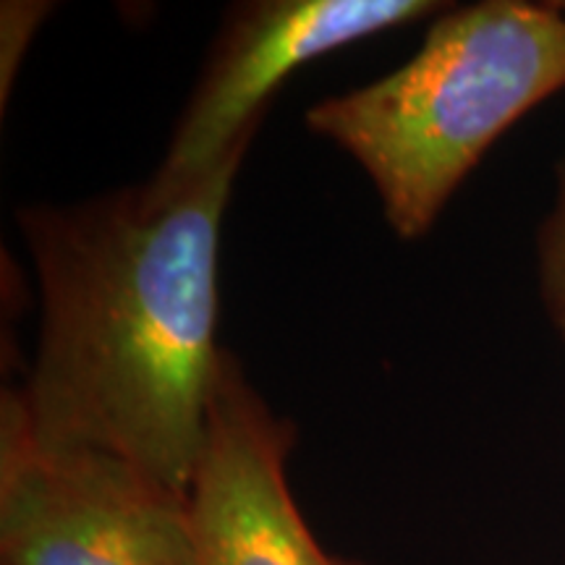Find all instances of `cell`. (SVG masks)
Here are the masks:
<instances>
[{"mask_svg": "<svg viewBox=\"0 0 565 565\" xmlns=\"http://www.w3.org/2000/svg\"><path fill=\"white\" fill-rule=\"evenodd\" d=\"M445 9L433 0H254L231 6L152 179H192L257 137L275 89L307 63Z\"/></svg>", "mask_w": 565, "mask_h": 565, "instance_id": "277c9868", "label": "cell"}, {"mask_svg": "<svg viewBox=\"0 0 565 565\" xmlns=\"http://www.w3.org/2000/svg\"><path fill=\"white\" fill-rule=\"evenodd\" d=\"M249 145L192 179L19 207L40 338L0 406L40 445L118 456L189 494L225 353L223 217Z\"/></svg>", "mask_w": 565, "mask_h": 565, "instance_id": "6da1fadb", "label": "cell"}, {"mask_svg": "<svg viewBox=\"0 0 565 565\" xmlns=\"http://www.w3.org/2000/svg\"><path fill=\"white\" fill-rule=\"evenodd\" d=\"M0 565H196L189 494L118 456L40 445L0 406Z\"/></svg>", "mask_w": 565, "mask_h": 565, "instance_id": "3957f363", "label": "cell"}, {"mask_svg": "<svg viewBox=\"0 0 565 565\" xmlns=\"http://www.w3.org/2000/svg\"><path fill=\"white\" fill-rule=\"evenodd\" d=\"M296 429L225 349L192 487L196 565H370L320 547L288 484Z\"/></svg>", "mask_w": 565, "mask_h": 565, "instance_id": "5b68a950", "label": "cell"}, {"mask_svg": "<svg viewBox=\"0 0 565 565\" xmlns=\"http://www.w3.org/2000/svg\"><path fill=\"white\" fill-rule=\"evenodd\" d=\"M53 3L42 0H3L0 6V105L9 103L21 61L30 53L34 34L51 17Z\"/></svg>", "mask_w": 565, "mask_h": 565, "instance_id": "52a82bcc", "label": "cell"}, {"mask_svg": "<svg viewBox=\"0 0 565 565\" xmlns=\"http://www.w3.org/2000/svg\"><path fill=\"white\" fill-rule=\"evenodd\" d=\"M557 6H561V9L565 11V0H561V3H557Z\"/></svg>", "mask_w": 565, "mask_h": 565, "instance_id": "ba28073f", "label": "cell"}, {"mask_svg": "<svg viewBox=\"0 0 565 565\" xmlns=\"http://www.w3.org/2000/svg\"><path fill=\"white\" fill-rule=\"evenodd\" d=\"M565 89V11L482 0L437 13L408 63L324 97L303 121L372 181L404 242L433 228L484 152Z\"/></svg>", "mask_w": 565, "mask_h": 565, "instance_id": "7a4b0ae2", "label": "cell"}, {"mask_svg": "<svg viewBox=\"0 0 565 565\" xmlns=\"http://www.w3.org/2000/svg\"><path fill=\"white\" fill-rule=\"evenodd\" d=\"M536 275L550 322L565 341V162L557 168L553 207L536 231Z\"/></svg>", "mask_w": 565, "mask_h": 565, "instance_id": "8992f818", "label": "cell"}]
</instances>
